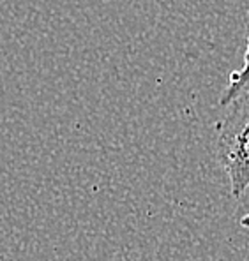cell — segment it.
<instances>
[{
    "label": "cell",
    "mask_w": 249,
    "mask_h": 261,
    "mask_svg": "<svg viewBox=\"0 0 249 261\" xmlns=\"http://www.w3.org/2000/svg\"><path fill=\"white\" fill-rule=\"evenodd\" d=\"M247 92H249V14H247V20H246V49H244L242 67L230 72L228 85L219 97V106L227 108L230 102L235 101V99L240 97V95L247 94Z\"/></svg>",
    "instance_id": "7a4b0ae2"
},
{
    "label": "cell",
    "mask_w": 249,
    "mask_h": 261,
    "mask_svg": "<svg viewBox=\"0 0 249 261\" xmlns=\"http://www.w3.org/2000/svg\"><path fill=\"white\" fill-rule=\"evenodd\" d=\"M240 226H242L244 229H249V212L242 219H240Z\"/></svg>",
    "instance_id": "3957f363"
},
{
    "label": "cell",
    "mask_w": 249,
    "mask_h": 261,
    "mask_svg": "<svg viewBox=\"0 0 249 261\" xmlns=\"http://www.w3.org/2000/svg\"><path fill=\"white\" fill-rule=\"evenodd\" d=\"M227 108L217 124L216 157L228 176L230 194L239 199L249 187V92Z\"/></svg>",
    "instance_id": "6da1fadb"
}]
</instances>
